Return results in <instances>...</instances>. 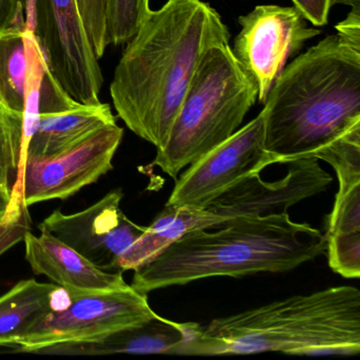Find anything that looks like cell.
<instances>
[{"label": "cell", "instance_id": "cell-16", "mask_svg": "<svg viewBox=\"0 0 360 360\" xmlns=\"http://www.w3.org/2000/svg\"><path fill=\"white\" fill-rule=\"evenodd\" d=\"M60 290L54 283L28 279L0 296V347L16 349L32 326L56 307L54 297Z\"/></svg>", "mask_w": 360, "mask_h": 360}, {"label": "cell", "instance_id": "cell-24", "mask_svg": "<svg viewBox=\"0 0 360 360\" xmlns=\"http://www.w3.org/2000/svg\"><path fill=\"white\" fill-rule=\"evenodd\" d=\"M12 199V188L0 186V223L5 219Z\"/></svg>", "mask_w": 360, "mask_h": 360}, {"label": "cell", "instance_id": "cell-1", "mask_svg": "<svg viewBox=\"0 0 360 360\" xmlns=\"http://www.w3.org/2000/svg\"><path fill=\"white\" fill-rule=\"evenodd\" d=\"M220 14L202 0H168L127 41L110 84L120 119L161 150L206 52L229 43Z\"/></svg>", "mask_w": 360, "mask_h": 360}, {"label": "cell", "instance_id": "cell-11", "mask_svg": "<svg viewBox=\"0 0 360 360\" xmlns=\"http://www.w3.org/2000/svg\"><path fill=\"white\" fill-rule=\"evenodd\" d=\"M274 163L264 146V117L261 111L222 144L189 165L176 179L166 205L206 207L233 183L261 174Z\"/></svg>", "mask_w": 360, "mask_h": 360}, {"label": "cell", "instance_id": "cell-2", "mask_svg": "<svg viewBox=\"0 0 360 360\" xmlns=\"http://www.w3.org/2000/svg\"><path fill=\"white\" fill-rule=\"evenodd\" d=\"M263 106L274 163L311 157L360 125V52L326 37L284 68Z\"/></svg>", "mask_w": 360, "mask_h": 360}, {"label": "cell", "instance_id": "cell-18", "mask_svg": "<svg viewBox=\"0 0 360 360\" xmlns=\"http://www.w3.org/2000/svg\"><path fill=\"white\" fill-rule=\"evenodd\" d=\"M149 12V0H105L108 46L127 43L136 34Z\"/></svg>", "mask_w": 360, "mask_h": 360}, {"label": "cell", "instance_id": "cell-5", "mask_svg": "<svg viewBox=\"0 0 360 360\" xmlns=\"http://www.w3.org/2000/svg\"><path fill=\"white\" fill-rule=\"evenodd\" d=\"M257 100L258 88L229 43L210 48L183 98L165 146L151 165L176 180L183 168L236 134Z\"/></svg>", "mask_w": 360, "mask_h": 360}, {"label": "cell", "instance_id": "cell-19", "mask_svg": "<svg viewBox=\"0 0 360 360\" xmlns=\"http://www.w3.org/2000/svg\"><path fill=\"white\" fill-rule=\"evenodd\" d=\"M22 120L0 107V186L12 188L10 176L24 162Z\"/></svg>", "mask_w": 360, "mask_h": 360}, {"label": "cell", "instance_id": "cell-21", "mask_svg": "<svg viewBox=\"0 0 360 360\" xmlns=\"http://www.w3.org/2000/svg\"><path fill=\"white\" fill-rule=\"evenodd\" d=\"M294 7L302 14L303 18L315 27L328 24L332 0H292Z\"/></svg>", "mask_w": 360, "mask_h": 360}, {"label": "cell", "instance_id": "cell-9", "mask_svg": "<svg viewBox=\"0 0 360 360\" xmlns=\"http://www.w3.org/2000/svg\"><path fill=\"white\" fill-rule=\"evenodd\" d=\"M123 136V128L110 124L56 157L27 158L13 188L20 191L27 206L68 199L112 169Z\"/></svg>", "mask_w": 360, "mask_h": 360}, {"label": "cell", "instance_id": "cell-15", "mask_svg": "<svg viewBox=\"0 0 360 360\" xmlns=\"http://www.w3.org/2000/svg\"><path fill=\"white\" fill-rule=\"evenodd\" d=\"M117 123L110 106L81 105L72 110L41 115L27 147V158L48 159L72 148L92 132Z\"/></svg>", "mask_w": 360, "mask_h": 360}, {"label": "cell", "instance_id": "cell-25", "mask_svg": "<svg viewBox=\"0 0 360 360\" xmlns=\"http://www.w3.org/2000/svg\"><path fill=\"white\" fill-rule=\"evenodd\" d=\"M333 6L343 5L352 8V10L360 11V0H332Z\"/></svg>", "mask_w": 360, "mask_h": 360}, {"label": "cell", "instance_id": "cell-3", "mask_svg": "<svg viewBox=\"0 0 360 360\" xmlns=\"http://www.w3.org/2000/svg\"><path fill=\"white\" fill-rule=\"evenodd\" d=\"M189 231L134 269L143 294L210 277L284 273L326 250V235L288 212L238 218L218 229Z\"/></svg>", "mask_w": 360, "mask_h": 360}, {"label": "cell", "instance_id": "cell-12", "mask_svg": "<svg viewBox=\"0 0 360 360\" xmlns=\"http://www.w3.org/2000/svg\"><path fill=\"white\" fill-rule=\"evenodd\" d=\"M123 197L117 189L77 214L56 210L39 223V229L51 233L98 269L119 273L117 261L147 227L132 222L122 212Z\"/></svg>", "mask_w": 360, "mask_h": 360}, {"label": "cell", "instance_id": "cell-14", "mask_svg": "<svg viewBox=\"0 0 360 360\" xmlns=\"http://www.w3.org/2000/svg\"><path fill=\"white\" fill-rule=\"evenodd\" d=\"M41 236L27 231L25 257L35 275H44L65 292L120 290L129 286L123 273L98 269L85 257L48 231Z\"/></svg>", "mask_w": 360, "mask_h": 360}, {"label": "cell", "instance_id": "cell-17", "mask_svg": "<svg viewBox=\"0 0 360 360\" xmlns=\"http://www.w3.org/2000/svg\"><path fill=\"white\" fill-rule=\"evenodd\" d=\"M27 22L0 33V107L24 119L28 89Z\"/></svg>", "mask_w": 360, "mask_h": 360}, {"label": "cell", "instance_id": "cell-22", "mask_svg": "<svg viewBox=\"0 0 360 360\" xmlns=\"http://www.w3.org/2000/svg\"><path fill=\"white\" fill-rule=\"evenodd\" d=\"M29 0H0V33L27 22Z\"/></svg>", "mask_w": 360, "mask_h": 360}, {"label": "cell", "instance_id": "cell-4", "mask_svg": "<svg viewBox=\"0 0 360 360\" xmlns=\"http://www.w3.org/2000/svg\"><path fill=\"white\" fill-rule=\"evenodd\" d=\"M279 352L354 356L360 352V290L333 286L216 318L178 355L233 356Z\"/></svg>", "mask_w": 360, "mask_h": 360}, {"label": "cell", "instance_id": "cell-7", "mask_svg": "<svg viewBox=\"0 0 360 360\" xmlns=\"http://www.w3.org/2000/svg\"><path fill=\"white\" fill-rule=\"evenodd\" d=\"M27 25L66 94L82 105L100 104L102 69L77 0H29Z\"/></svg>", "mask_w": 360, "mask_h": 360}, {"label": "cell", "instance_id": "cell-23", "mask_svg": "<svg viewBox=\"0 0 360 360\" xmlns=\"http://www.w3.org/2000/svg\"><path fill=\"white\" fill-rule=\"evenodd\" d=\"M336 30L343 45L360 52V11L352 10L347 18L337 25Z\"/></svg>", "mask_w": 360, "mask_h": 360}, {"label": "cell", "instance_id": "cell-10", "mask_svg": "<svg viewBox=\"0 0 360 360\" xmlns=\"http://www.w3.org/2000/svg\"><path fill=\"white\" fill-rule=\"evenodd\" d=\"M288 174L265 182L260 174L240 179L206 207L199 210L202 229H214L243 217L288 212V208L326 191L333 179L314 157L288 162Z\"/></svg>", "mask_w": 360, "mask_h": 360}, {"label": "cell", "instance_id": "cell-20", "mask_svg": "<svg viewBox=\"0 0 360 360\" xmlns=\"http://www.w3.org/2000/svg\"><path fill=\"white\" fill-rule=\"evenodd\" d=\"M328 264L347 279L360 276V233H338L326 238Z\"/></svg>", "mask_w": 360, "mask_h": 360}, {"label": "cell", "instance_id": "cell-13", "mask_svg": "<svg viewBox=\"0 0 360 360\" xmlns=\"http://www.w3.org/2000/svg\"><path fill=\"white\" fill-rule=\"evenodd\" d=\"M201 328V324L197 322H176L158 315L144 323L124 328L100 340L51 345L39 349L35 354L75 356L111 354L178 355L180 349L199 334Z\"/></svg>", "mask_w": 360, "mask_h": 360}, {"label": "cell", "instance_id": "cell-6", "mask_svg": "<svg viewBox=\"0 0 360 360\" xmlns=\"http://www.w3.org/2000/svg\"><path fill=\"white\" fill-rule=\"evenodd\" d=\"M68 304L54 307L18 342L16 351L37 353L62 343L100 340L124 328L153 319L147 294L131 285L120 290L66 292Z\"/></svg>", "mask_w": 360, "mask_h": 360}, {"label": "cell", "instance_id": "cell-8", "mask_svg": "<svg viewBox=\"0 0 360 360\" xmlns=\"http://www.w3.org/2000/svg\"><path fill=\"white\" fill-rule=\"evenodd\" d=\"M241 30L231 48L244 72L258 88V100L264 104L275 82L309 39L321 33L311 28L295 7L257 6L240 16Z\"/></svg>", "mask_w": 360, "mask_h": 360}]
</instances>
